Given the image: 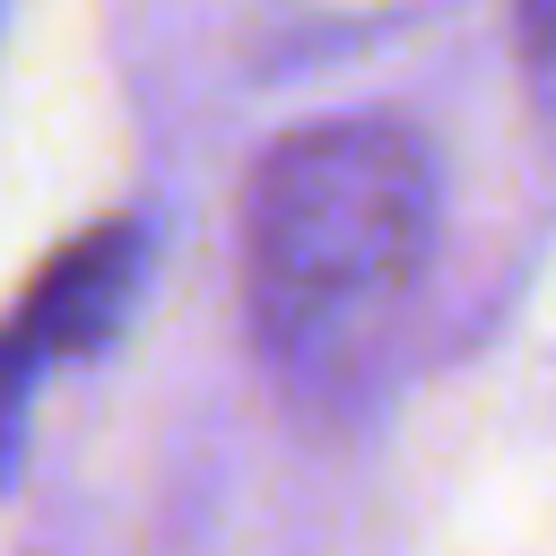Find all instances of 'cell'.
I'll return each instance as SVG.
<instances>
[{
	"instance_id": "cell-1",
	"label": "cell",
	"mask_w": 556,
	"mask_h": 556,
	"mask_svg": "<svg viewBox=\"0 0 556 556\" xmlns=\"http://www.w3.org/2000/svg\"><path fill=\"white\" fill-rule=\"evenodd\" d=\"M434 165L400 122H313L243 191V304L269 356H339L426 269Z\"/></svg>"
},
{
	"instance_id": "cell-2",
	"label": "cell",
	"mask_w": 556,
	"mask_h": 556,
	"mask_svg": "<svg viewBox=\"0 0 556 556\" xmlns=\"http://www.w3.org/2000/svg\"><path fill=\"white\" fill-rule=\"evenodd\" d=\"M139 261H148V235H139L130 217H104V226H87L78 243H61V252L35 269V287L17 295V313L0 321V495H9V478H17V443H26V400H35V382H43L52 365H87V356L122 330V313H130V295H139Z\"/></svg>"
},
{
	"instance_id": "cell-3",
	"label": "cell",
	"mask_w": 556,
	"mask_h": 556,
	"mask_svg": "<svg viewBox=\"0 0 556 556\" xmlns=\"http://www.w3.org/2000/svg\"><path fill=\"white\" fill-rule=\"evenodd\" d=\"M521 52L539 70H556V0H521Z\"/></svg>"
}]
</instances>
